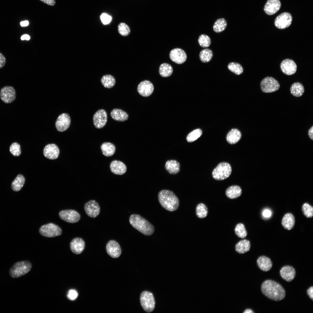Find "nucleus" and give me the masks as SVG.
<instances>
[{"label":"nucleus","instance_id":"obj_17","mask_svg":"<svg viewBox=\"0 0 313 313\" xmlns=\"http://www.w3.org/2000/svg\"><path fill=\"white\" fill-rule=\"evenodd\" d=\"M280 67L282 72L287 75L294 74L297 70L296 63L293 60L290 59L283 60L281 62Z\"/></svg>","mask_w":313,"mask_h":313},{"label":"nucleus","instance_id":"obj_18","mask_svg":"<svg viewBox=\"0 0 313 313\" xmlns=\"http://www.w3.org/2000/svg\"><path fill=\"white\" fill-rule=\"evenodd\" d=\"M59 152L58 147L54 144L47 145L43 150L44 156L46 158L52 160L57 159L59 156Z\"/></svg>","mask_w":313,"mask_h":313},{"label":"nucleus","instance_id":"obj_53","mask_svg":"<svg viewBox=\"0 0 313 313\" xmlns=\"http://www.w3.org/2000/svg\"><path fill=\"white\" fill-rule=\"evenodd\" d=\"M21 39L22 40H28L30 39V37L28 35L25 34L22 36L21 37Z\"/></svg>","mask_w":313,"mask_h":313},{"label":"nucleus","instance_id":"obj_45","mask_svg":"<svg viewBox=\"0 0 313 313\" xmlns=\"http://www.w3.org/2000/svg\"><path fill=\"white\" fill-rule=\"evenodd\" d=\"M10 151L12 154L14 156H19L21 153L20 145L17 142L12 143L10 145Z\"/></svg>","mask_w":313,"mask_h":313},{"label":"nucleus","instance_id":"obj_43","mask_svg":"<svg viewBox=\"0 0 313 313\" xmlns=\"http://www.w3.org/2000/svg\"><path fill=\"white\" fill-rule=\"evenodd\" d=\"M202 133V131L200 129L194 130L187 136V140L188 142H192L199 138L201 136Z\"/></svg>","mask_w":313,"mask_h":313},{"label":"nucleus","instance_id":"obj_1","mask_svg":"<svg viewBox=\"0 0 313 313\" xmlns=\"http://www.w3.org/2000/svg\"><path fill=\"white\" fill-rule=\"evenodd\" d=\"M261 290L265 296L274 301H281L285 296V291L283 287L280 284L272 280L264 281L261 284Z\"/></svg>","mask_w":313,"mask_h":313},{"label":"nucleus","instance_id":"obj_24","mask_svg":"<svg viewBox=\"0 0 313 313\" xmlns=\"http://www.w3.org/2000/svg\"><path fill=\"white\" fill-rule=\"evenodd\" d=\"M259 268L262 270L267 272L270 270L272 266V263L270 259L264 256H261L256 261Z\"/></svg>","mask_w":313,"mask_h":313},{"label":"nucleus","instance_id":"obj_52","mask_svg":"<svg viewBox=\"0 0 313 313\" xmlns=\"http://www.w3.org/2000/svg\"><path fill=\"white\" fill-rule=\"evenodd\" d=\"M308 135L310 138L312 140L313 139V126L308 131Z\"/></svg>","mask_w":313,"mask_h":313},{"label":"nucleus","instance_id":"obj_36","mask_svg":"<svg viewBox=\"0 0 313 313\" xmlns=\"http://www.w3.org/2000/svg\"><path fill=\"white\" fill-rule=\"evenodd\" d=\"M227 26V23L225 19L220 18L217 19L214 23L213 29L216 32H220L225 30Z\"/></svg>","mask_w":313,"mask_h":313},{"label":"nucleus","instance_id":"obj_37","mask_svg":"<svg viewBox=\"0 0 313 313\" xmlns=\"http://www.w3.org/2000/svg\"><path fill=\"white\" fill-rule=\"evenodd\" d=\"M213 56L212 51L208 48L203 50L199 54L200 59L203 63H207L210 61L212 59Z\"/></svg>","mask_w":313,"mask_h":313},{"label":"nucleus","instance_id":"obj_41","mask_svg":"<svg viewBox=\"0 0 313 313\" xmlns=\"http://www.w3.org/2000/svg\"><path fill=\"white\" fill-rule=\"evenodd\" d=\"M118 30L119 34L123 36H128L130 33L129 26L124 23H121L118 26Z\"/></svg>","mask_w":313,"mask_h":313},{"label":"nucleus","instance_id":"obj_55","mask_svg":"<svg viewBox=\"0 0 313 313\" xmlns=\"http://www.w3.org/2000/svg\"><path fill=\"white\" fill-rule=\"evenodd\" d=\"M244 313H254L253 311L250 309H247L243 312Z\"/></svg>","mask_w":313,"mask_h":313},{"label":"nucleus","instance_id":"obj_31","mask_svg":"<svg viewBox=\"0 0 313 313\" xmlns=\"http://www.w3.org/2000/svg\"><path fill=\"white\" fill-rule=\"evenodd\" d=\"M101 148L103 154L108 157L113 155L116 150L115 145L110 142L103 143L101 144Z\"/></svg>","mask_w":313,"mask_h":313},{"label":"nucleus","instance_id":"obj_33","mask_svg":"<svg viewBox=\"0 0 313 313\" xmlns=\"http://www.w3.org/2000/svg\"><path fill=\"white\" fill-rule=\"evenodd\" d=\"M290 92L294 96L300 97L304 92V88L303 85L299 82L294 83L290 88Z\"/></svg>","mask_w":313,"mask_h":313},{"label":"nucleus","instance_id":"obj_38","mask_svg":"<svg viewBox=\"0 0 313 313\" xmlns=\"http://www.w3.org/2000/svg\"><path fill=\"white\" fill-rule=\"evenodd\" d=\"M208 208L206 205L203 203L199 204L196 206V216L200 218L205 217L208 214Z\"/></svg>","mask_w":313,"mask_h":313},{"label":"nucleus","instance_id":"obj_22","mask_svg":"<svg viewBox=\"0 0 313 313\" xmlns=\"http://www.w3.org/2000/svg\"><path fill=\"white\" fill-rule=\"evenodd\" d=\"M70 247L71 251L74 254H81L85 247V243L83 240L79 237L74 239L71 242Z\"/></svg>","mask_w":313,"mask_h":313},{"label":"nucleus","instance_id":"obj_32","mask_svg":"<svg viewBox=\"0 0 313 313\" xmlns=\"http://www.w3.org/2000/svg\"><path fill=\"white\" fill-rule=\"evenodd\" d=\"M250 248V241L246 239L240 241L235 246V250L238 253L243 254L249 251Z\"/></svg>","mask_w":313,"mask_h":313},{"label":"nucleus","instance_id":"obj_42","mask_svg":"<svg viewBox=\"0 0 313 313\" xmlns=\"http://www.w3.org/2000/svg\"><path fill=\"white\" fill-rule=\"evenodd\" d=\"M198 41L201 46L203 48H206L210 45L211 40L210 38L208 35L202 34L199 36Z\"/></svg>","mask_w":313,"mask_h":313},{"label":"nucleus","instance_id":"obj_35","mask_svg":"<svg viewBox=\"0 0 313 313\" xmlns=\"http://www.w3.org/2000/svg\"><path fill=\"white\" fill-rule=\"evenodd\" d=\"M173 69L170 64L164 63L162 64L159 68V72L160 75L163 77H167L172 74Z\"/></svg>","mask_w":313,"mask_h":313},{"label":"nucleus","instance_id":"obj_13","mask_svg":"<svg viewBox=\"0 0 313 313\" xmlns=\"http://www.w3.org/2000/svg\"><path fill=\"white\" fill-rule=\"evenodd\" d=\"M84 209L86 214L89 217L94 218L100 212V207L98 203L95 200H90L85 203Z\"/></svg>","mask_w":313,"mask_h":313},{"label":"nucleus","instance_id":"obj_34","mask_svg":"<svg viewBox=\"0 0 313 313\" xmlns=\"http://www.w3.org/2000/svg\"><path fill=\"white\" fill-rule=\"evenodd\" d=\"M101 81L103 86L108 88H110L114 87L116 83L115 78L110 74H106L103 75L101 77Z\"/></svg>","mask_w":313,"mask_h":313},{"label":"nucleus","instance_id":"obj_40","mask_svg":"<svg viewBox=\"0 0 313 313\" xmlns=\"http://www.w3.org/2000/svg\"><path fill=\"white\" fill-rule=\"evenodd\" d=\"M234 231L236 234L240 238H245L247 236V233L245 227L242 223H238L236 225Z\"/></svg>","mask_w":313,"mask_h":313},{"label":"nucleus","instance_id":"obj_10","mask_svg":"<svg viewBox=\"0 0 313 313\" xmlns=\"http://www.w3.org/2000/svg\"><path fill=\"white\" fill-rule=\"evenodd\" d=\"M59 216L62 220L70 223L78 222L81 218L80 214L76 211L72 210H61L59 213Z\"/></svg>","mask_w":313,"mask_h":313},{"label":"nucleus","instance_id":"obj_9","mask_svg":"<svg viewBox=\"0 0 313 313\" xmlns=\"http://www.w3.org/2000/svg\"><path fill=\"white\" fill-rule=\"evenodd\" d=\"M0 97L4 103H9L13 101L16 97V92L14 88L10 86H6L1 88Z\"/></svg>","mask_w":313,"mask_h":313},{"label":"nucleus","instance_id":"obj_12","mask_svg":"<svg viewBox=\"0 0 313 313\" xmlns=\"http://www.w3.org/2000/svg\"><path fill=\"white\" fill-rule=\"evenodd\" d=\"M107 119V115L104 109H100L97 111L94 115V125L97 128H101L105 125Z\"/></svg>","mask_w":313,"mask_h":313},{"label":"nucleus","instance_id":"obj_51","mask_svg":"<svg viewBox=\"0 0 313 313\" xmlns=\"http://www.w3.org/2000/svg\"><path fill=\"white\" fill-rule=\"evenodd\" d=\"M307 293L310 298L313 300V287L312 286L309 287L307 290Z\"/></svg>","mask_w":313,"mask_h":313},{"label":"nucleus","instance_id":"obj_3","mask_svg":"<svg viewBox=\"0 0 313 313\" xmlns=\"http://www.w3.org/2000/svg\"><path fill=\"white\" fill-rule=\"evenodd\" d=\"M129 222L133 227L145 235L150 236L154 232V226L140 215H131L129 218Z\"/></svg>","mask_w":313,"mask_h":313},{"label":"nucleus","instance_id":"obj_4","mask_svg":"<svg viewBox=\"0 0 313 313\" xmlns=\"http://www.w3.org/2000/svg\"><path fill=\"white\" fill-rule=\"evenodd\" d=\"M32 266L31 263L28 260L17 262L10 268L9 274L13 278L20 277L28 272L31 270Z\"/></svg>","mask_w":313,"mask_h":313},{"label":"nucleus","instance_id":"obj_27","mask_svg":"<svg viewBox=\"0 0 313 313\" xmlns=\"http://www.w3.org/2000/svg\"><path fill=\"white\" fill-rule=\"evenodd\" d=\"M241 137V134L239 130L236 129H233L227 134L226 139L230 144H234L239 141Z\"/></svg>","mask_w":313,"mask_h":313},{"label":"nucleus","instance_id":"obj_16","mask_svg":"<svg viewBox=\"0 0 313 313\" xmlns=\"http://www.w3.org/2000/svg\"><path fill=\"white\" fill-rule=\"evenodd\" d=\"M106 251L108 254L113 258L119 257L121 253V250L119 244L116 241H109L106 245Z\"/></svg>","mask_w":313,"mask_h":313},{"label":"nucleus","instance_id":"obj_7","mask_svg":"<svg viewBox=\"0 0 313 313\" xmlns=\"http://www.w3.org/2000/svg\"><path fill=\"white\" fill-rule=\"evenodd\" d=\"M141 305L146 312H150L154 310L155 307V301L152 294L148 291L143 292L140 297Z\"/></svg>","mask_w":313,"mask_h":313},{"label":"nucleus","instance_id":"obj_48","mask_svg":"<svg viewBox=\"0 0 313 313\" xmlns=\"http://www.w3.org/2000/svg\"><path fill=\"white\" fill-rule=\"evenodd\" d=\"M272 215L271 210L269 209H265L262 212V215L265 218L267 219L270 218Z\"/></svg>","mask_w":313,"mask_h":313},{"label":"nucleus","instance_id":"obj_2","mask_svg":"<svg viewBox=\"0 0 313 313\" xmlns=\"http://www.w3.org/2000/svg\"><path fill=\"white\" fill-rule=\"evenodd\" d=\"M159 202L166 210L172 212L176 210L179 206V201L176 195L168 190L161 191L158 195Z\"/></svg>","mask_w":313,"mask_h":313},{"label":"nucleus","instance_id":"obj_49","mask_svg":"<svg viewBox=\"0 0 313 313\" xmlns=\"http://www.w3.org/2000/svg\"><path fill=\"white\" fill-rule=\"evenodd\" d=\"M6 62V59L5 56L0 52V69L4 66Z\"/></svg>","mask_w":313,"mask_h":313},{"label":"nucleus","instance_id":"obj_21","mask_svg":"<svg viewBox=\"0 0 313 313\" xmlns=\"http://www.w3.org/2000/svg\"><path fill=\"white\" fill-rule=\"evenodd\" d=\"M280 273L281 277L288 282L293 280L296 276V272L294 268L290 265H285L281 269Z\"/></svg>","mask_w":313,"mask_h":313},{"label":"nucleus","instance_id":"obj_46","mask_svg":"<svg viewBox=\"0 0 313 313\" xmlns=\"http://www.w3.org/2000/svg\"><path fill=\"white\" fill-rule=\"evenodd\" d=\"M102 22L105 25L109 23L111 21L112 18L110 16L105 13H103L100 16Z\"/></svg>","mask_w":313,"mask_h":313},{"label":"nucleus","instance_id":"obj_20","mask_svg":"<svg viewBox=\"0 0 313 313\" xmlns=\"http://www.w3.org/2000/svg\"><path fill=\"white\" fill-rule=\"evenodd\" d=\"M281 6L279 0H268L264 8L265 13L269 15H272L278 12Z\"/></svg>","mask_w":313,"mask_h":313},{"label":"nucleus","instance_id":"obj_47","mask_svg":"<svg viewBox=\"0 0 313 313\" xmlns=\"http://www.w3.org/2000/svg\"><path fill=\"white\" fill-rule=\"evenodd\" d=\"M77 296L78 293L77 292L74 290H70L67 295L68 299L71 300H74L75 299Z\"/></svg>","mask_w":313,"mask_h":313},{"label":"nucleus","instance_id":"obj_14","mask_svg":"<svg viewBox=\"0 0 313 313\" xmlns=\"http://www.w3.org/2000/svg\"><path fill=\"white\" fill-rule=\"evenodd\" d=\"M71 122L69 115L66 113H63L57 118L55 123L56 128L59 132H63L69 127Z\"/></svg>","mask_w":313,"mask_h":313},{"label":"nucleus","instance_id":"obj_19","mask_svg":"<svg viewBox=\"0 0 313 313\" xmlns=\"http://www.w3.org/2000/svg\"><path fill=\"white\" fill-rule=\"evenodd\" d=\"M154 89L152 84L147 80H145L140 83L137 88V91L140 94L145 97L150 95L153 92Z\"/></svg>","mask_w":313,"mask_h":313},{"label":"nucleus","instance_id":"obj_11","mask_svg":"<svg viewBox=\"0 0 313 313\" xmlns=\"http://www.w3.org/2000/svg\"><path fill=\"white\" fill-rule=\"evenodd\" d=\"M292 21V17L290 13L287 12L283 13L276 18L274 24L278 28L283 29L289 27Z\"/></svg>","mask_w":313,"mask_h":313},{"label":"nucleus","instance_id":"obj_23","mask_svg":"<svg viewBox=\"0 0 313 313\" xmlns=\"http://www.w3.org/2000/svg\"><path fill=\"white\" fill-rule=\"evenodd\" d=\"M110 168L111 172L117 175H122L127 170L125 165L123 162L117 160L112 161L110 164Z\"/></svg>","mask_w":313,"mask_h":313},{"label":"nucleus","instance_id":"obj_50","mask_svg":"<svg viewBox=\"0 0 313 313\" xmlns=\"http://www.w3.org/2000/svg\"><path fill=\"white\" fill-rule=\"evenodd\" d=\"M43 3L50 6H53L55 3V0H40Z\"/></svg>","mask_w":313,"mask_h":313},{"label":"nucleus","instance_id":"obj_54","mask_svg":"<svg viewBox=\"0 0 313 313\" xmlns=\"http://www.w3.org/2000/svg\"><path fill=\"white\" fill-rule=\"evenodd\" d=\"M20 24L22 27H25L28 26L29 24V22L28 21H21Z\"/></svg>","mask_w":313,"mask_h":313},{"label":"nucleus","instance_id":"obj_30","mask_svg":"<svg viewBox=\"0 0 313 313\" xmlns=\"http://www.w3.org/2000/svg\"><path fill=\"white\" fill-rule=\"evenodd\" d=\"M25 182V179L23 175L19 174L12 182L11 188L14 191H19L23 187Z\"/></svg>","mask_w":313,"mask_h":313},{"label":"nucleus","instance_id":"obj_44","mask_svg":"<svg viewBox=\"0 0 313 313\" xmlns=\"http://www.w3.org/2000/svg\"><path fill=\"white\" fill-rule=\"evenodd\" d=\"M302 210L303 214L307 218H310L313 216V207L307 203H304Z\"/></svg>","mask_w":313,"mask_h":313},{"label":"nucleus","instance_id":"obj_25","mask_svg":"<svg viewBox=\"0 0 313 313\" xmlns=\"http://www.w3.org/2000/svg\"><path fill=\"white\" fill-rule=\"evenodd\" d=\"M295 223V219L294 216L292 213H288L286 214L283 216L281 224L284 228L288 230H290L293 228Z\"/></svg>","mask_w":313,"mask_h":313},{"label":"nucleus","instance_id":"obj_29","mask_svg":"<svg viewBox=\"0 0 313 313\" xmlns=\"http://www.w3.org/2000/svg\"><path fill=\"white\" fill-rule=\"evenodd\" d=\"M165 168L170 173L175 174L179 171L180 165L179 163L176 160H168L165 163Z\"/></svg>","mask_w":313,"mask_h":313},{"label":"nucleus","instance_id":"obj_8","mask_svg":"<svg viewBox=\"0 0 313 313\" xmlns=\"http://www.w3.org/2000/svg\"><path fill=\"white\" fill-rule=\"evenodd\" d=\"M260 85L262 91L265 93H271L278 90L280 88L278 82L272 77H268L261 81Z\"/></svg>","mask_w":313,"mask_h":313},{"label":"nucleus","instance_id":"obj_15","mask_svg":"<svg viewBox=\"0 0 313 313\" xmlns=\"http://www.w3.org/2000/svg\"><path fill=\"white\" fill-rule=\"evenodd\" d=\"M170 57L173 62L178 64H181L186 61L187 56L183 50L179 48H175L170 51Z\"/></svg>","mask_w":313,"mask_h":313},{"label":"nucleus","instance_id":"obj_28","mask_svg":"<svg viewBox=\"0 0 313 313\" xmlns=\"http://www.w3.org/2000/svg\"><path fill=\"white\" fill-rule=\"evenodd\" d=\"M242 194L241 188L237 185H233L228 188L226 191L227 196L230 199H234L240 196Z\"/></svg>","mask_w":313,"mask_h":313},{"label":"nucleus","instance_id":"obj_6","mask_svg":"<svg viewBox=\"0 0 313 313\" xmlns=\"http://www.w3.org/2000/svg\"><path fill=\"white\" fill-rule=\"evenodd\" d=\"M39 231L42 236L49 238L60 236L62 233L61 229L57 225L52 223L42 225Z\"/></svg>","mask_w":313,"mask_h":313},{"label":"nucleus","instance_id":"obj_5","mask_svg":"<svg viewBox=\"0 0 313 313\" xmlns=\"http://www.w3.org/2000/svg\"><path fill=\"white\" fill-rule=\"evenodd\" d=\"M231 172L232 168L230 165L227 162H223L219 164L214 170L212 175L215 179L222 180L228 178Z\"/></svg>","mask_w":313,"mask_h":313},{"label":"nucleus","instance_id":"obj_39","mask_svg":"<svg viewBox=\"0 0 313 313\" xmlns=\"http://www.w3.org/2000/svg\"><path fill=\"white\" fill-rule=\"evenodd\" d=\"M229 70L237 75H240L243 72V68L241 64L236 62H231L228 65Z\"/></svg>","mask_w":313,"mask_h":313},{"label":"nucleus","instance_id":"obj_26","mask_svg":"<svg viewBox=\"0 0 313 313\" xmlns=\"http://www.w3.org/2000/svg\"><path fill=\"white\" fill-rule=\"evenodd\" d=\"M110 116L114 120L123 122L127 120L128 118V114L125 111L120 109H114L110 112Z\"/></svg>","mask_w":313,"mask_h":313}]
</instances>
